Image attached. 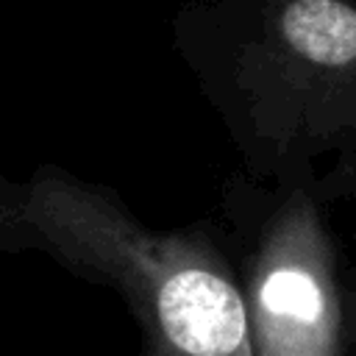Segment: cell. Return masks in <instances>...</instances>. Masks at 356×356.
Listing matches in <instances>:
<instances>
[{
	"label": "cell",
	"instance_id": "obj_3",
	"mask_svg": "<svg viewBox=\"0 0 356 356\" xmlns=\"http://www.w3.org/2000/svg\"><path fill=\"white\" fill-rule=\"evenodd\" d=\"M222 214L253 356H350V267L328 203L234 175Z\"/></svg>",
	"mask_w": 356,
	"mask_h": 356
},
{
	"label": "cell",
	"instance_id": "obj_1",
	"mask_svg": "<svg viewBox=\"0 0 356 356\" xmlns=\"http://www.w3.org/2000/svg\"><path fill=\"white\" fill-rule=\"evenodd\" d=\"M172 39L250 181L328 206L356 195L353 3H192Z\"/></svg>",
	"mask_w": 356,
	"mask_h": 356
},
{
	"label": "cell",
	"instance_id": "obj_2",
	"mask_svg": "<svg viewBox=\"0 0 356 356\" xmlns=\"http://www.w3.org/2000/svg\"><path fill=\"white\" fill-rule=\"evenodd\" d=\"M0 250L42 253L117 292L142 356H253L239 278L211 225L153 228L111 186L39 164L0 186Z\"/></svg>",
	"mask_w": 356,
	"mask_h": 356
}]
</instances>
